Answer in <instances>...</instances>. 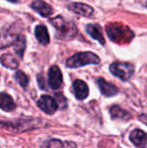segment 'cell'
<instances>
[{"instance_id": "cell-20", "label": "cell", "mask_w": 147, "mask_h": 148, "mask_svg": "<svg viewBox=\"0 0 147 148\" xmlns=\"http://www.w3.org/2000/svg\"><path fill=\"white\" fill-rule=\"evenodd\" d=\"M139 119H140V121H142L143 123L147 124V115H141Z\"/></svg>"}, {"instance_id": "cell-17", "label": "cell", "mask_w": 147, "mask_h": 148, "mask_svg": "<svg viewBox=\"0 0 147 148\" xmlns=\"http://www.w3.org/2000/svg\"><path fill=\"white\" fill-rule=\"evenodd\" d=\"M1 62L4 66L8 69H12V70H15L18 68V62L15 59V57H13L12 55L9 53H5V55L1 56Z\"/></svg>"}, {"instance_id": "cell-2", "label": "cell", "mask_w": 147, "mask_h": 148, "mask_svg": "<svg viewBox=\"0 0 147 148\" xmlns=\"http://www.w3.org/2000/svg\"><path fill=\"white\" fill-rule=\"evenodd\" d=\"M53 25L57 30V36L62 39H71L77 34V27L73 22L64 19L62 16L51 20Z\"/></svg>"}, {"instance_id": "cell-18", "label": "cell", "mask_w": 147, "mask_h": 148, "mask_svg": "<svg viewBox=\"0 0 147 148\" xmlns=\"http://www.w3.org/2000/svg\"><path fill=\"white\" fill-rule=\"evenodd\" d=\"M25 47H26V41H25V37L22 36V35H19L17 38L14 41V51H15L16 55L21 59L22 56L24 53V51H25Z\"/></svg>"}, {"instance_id": "cell-1", "label": "cell", "mask_w": 147, "mask_h": 148, "mask_svg": "<svg viewBox=\"0 0 147 148\" xmlns=\"http://www.w3.org/2000/svg\"><path fill=\"white\" fill-rule=\"evenodd\" d=\"M107 34L113 41L118 43L129 42L134 37V34L128 27H126L123 24H109L106 28Z\"/></svg>"}, {"instance_id": "cell-3", "label": "cell", "mask_w": 147, "mask_h": 148, "mask_svg": "<svg viewBox=\"0 0 147 148\" xmlns=\"http://www.w3.org/2000/svg\"><path fill=\"white\" fill-rule=\"evenodd\" d=\"M100 62V59L98 56L90 51L85 53H78L71 57L67 60V66L69 68H79L87 64H97Z\"/></svg>"}, {"instance_id": "cell-11", "label": "cell", "mask_w": 147, "mask_h": 148, "mask_svg": "<svg viewBox=\"0 0 147 148\" xmlns=\"http://www.w3.org/2000/svg\"><path fill=\"white\" fill-rule=\"evenodd\" d=\"M69 9L79 15L86 16V17L91 16L94 12V9L91 6L85 3H71L69 5Z\"/></svg>"}, {"instance_id": "cell-9", "label": "cell", "mask_w": 147, "mask_h": 148, "mask_svg": "<svg viewBox=\"0 0 147 148\" xmlns=\"http://www.w3.org/2000/svg\"><path fill=\"white\" fill-rule=\"evenodd\" d=\"M75 96L78 100H85L89 95V88L82 80H76L73 84Z\"/></svg>"}, {"instance_id": "cell-4", "label": "cell", "mask_w": 147, "mask_h": 148, "mask_svg": "<svg viewBox=\"0 0 147 148\" xmlns=\"http://www.w3.org/2000/svg\"><path fill=\"white\" fill-rule=\"evenodd\" d=\"M134 66L129 62H116L110 66V72L122 81H128L134 74Z\"/></svg>"}, {"instance_id": "cell-16", "label": "cell", "mask_w": 147, "mask_h": 148, "mask_svg": "<svg viewBox=\"0 0 147 148\" xmlns=\"http://www.w3.org/2000/svg\"><path fill=\"white\" fill-rule=\"evenodd\" d=\"M36 37L41 45H47L49 42V35L44 25L40 24L36 27Z\"/></svg>"}, {"instance_id": "cell-13", "label": "cell", "mask_w": 147, "mask_h": 148, "mask_svg": "<svg viewBox=\"0 0 147 148\" xmlns=\"http://www.w3.org/2000/svg\"><path fill=\"white\" fill-rule=\"evenodd\" d=\"M87 31L94 39L100 41L102 45L105 43L104 35H103L102 28L100 27V25H98V24H88L87 25Z\"/></svg>"}, {"instance_id": "cell-12", "label": "cell", "mask_w": 147, "mask_h": 148, "mask_svg": "<svg viewBox=\"0 0 147 148\" xmlns=\"http://www.w3.org/2000/svg\"><path fill=\"white\" fill-rule=\"evenodd\" d=\"M42 148H77V144L72 141H62L59 139H51L45 141Z\"/></svg>"}, {"instance_id": "cell-5", "label": "cell", "mask_w": 147, "mask_h": 148, "mask_svg": "<svg viewBox=\"0 0 147 148\" xmlns=\"http://www.w3.org/2000/svg\"><path fill=\"white\" fill-rule=\"evenodd\" d=\"M37 107L45 114L51 115L57 110V103L55 98L49 95H43L37 101Z\"/></svg>"}, {"instance_id": "cell-10", "label": "cell", "mask_w": 147, "mask_h": 148, "mask_svg": "<svg viewBox=\"0 0 147 148\" xmlns=\"http://www.w3.org/2000/svg\"><path fill=\"white\" fill-rule=\"evenodd\" d=\"M32 9H34L37 13H39L43 17H49L53 13V9L49 4L45 3L42 0H36L31 4Z\"/></svg>"}, {"instance_id": "cell-14", "label": "cell", "mask_w": 147, "mask_h": 148, "mask_svg": "<svg viewBox=\"0 0 147 148\" xmlns=\"http://www.w3.org/2000/svg\"><path fill=\"white\" fill-rule=\"evenodd\" d=\"M110 114H111V117L115 119V120L116 119H119V120L127 121L129 119H131V115L127 111H125L121 107H119V106H113V107H111Z\"/></svg>"}, {"instance_id": "cell-6", "label": "cell", "mask_w": 147, "mask_h": 148, "mask_svg": "<svg viewBox=\"0 0 147 148\" xmlns=\"http://www.w3.org/2000/svg\"><path fill=\"white\" fill-rule=\"evenodd\" d=\"M63 85V75L59 66H53L49 71V86L53 90H57Z\"/></svg>"}, {"instance_id": "cell-8", "label": "cell", "mask_w": 147, "mask_h": 148, "mask_svg": "<svg viewBox=\"0 0 147 148\" xmlns=\"http://www.w3.org/2000/svg\"><path fill=\"white\" fill-rule=\"evenodd\" d=\"M97 84H98L101 93L104 96H106V97H113V96H115L116 94H118V92H119L117 87L114 86L111 83L105 81L104 79H102V78L98 79Z\"/></svg>"}, {"instance_id": "cell-7", "label": "cell", "mask_w": 147, "mask_h": 148, "mask_svg": "<svg viewBox=\"0 0 147 148\" xmlns=\"http://www.w3.org/2000/svg\"><path fill=\"white\" fill-rule=\"evenodd\" d=\"M130 140L135 146L144 148L147 145V133L140 129H135L130 134Z\"/></svg>"}, {"instance_id": "cell-19", "label": "cell", "mask_w": 147, "mask_h": 148, "mask_svg": "<svg viewBox=\"0 0 147 148\" xmlns=\"http://www.w3.org/2000/svg\"><path fill=\"white\" fill-rule=\"evenodd\" d=\"M15 80L17 81V83L22 87V88H26L28 85V78L24 73H22L21 71H17L15 74Z\"/></svg>"}, {"instance_id": "cell-15", "label": "cell", "mask_w": 147, "mask_h": 148, "mask_svg": "<svg viewBox=\"0 0 147 148\" xmlns=\"http://www.w3.org/2000/svg\"><path fill=\"white\" fill-rule=\"evenodd\" d=\"M0 107L3 111L5 112H10L12 110L15 109V104L13 102V99L11 98V96H9L6 93L1 94V99H0Z\"/></svg>"}, {"instance_id": "cell-21", "label": "cell", "mask_w": 147, "mask_h": 148, "mask_svg": "<svg viewBox=\"0 0 147 148\" xmlns=\"http://www.w3.org/2000/svg\"><path fill=\"white\" fill-rule=\"evenodd\" d=\"M9 1H11V2H16L17 0H9Z\"/></svg>"}]
</instances>
